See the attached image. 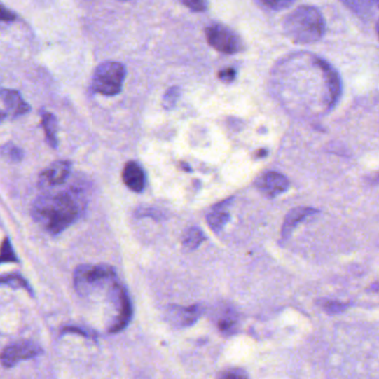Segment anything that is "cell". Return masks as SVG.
<instances>
[{
    "instance_id": "obj_20",
    "label": "cell",
    "mask_w": 379,
    "mask_h": 379,
    "mask_svg": "<svg viewBox=\"0 0 379 379\" xmlns=\"http://www.w3.org/2000/svg\"><path fill=\"white\" fill-rule=\"evenodd\" d=\"M181 91L179 87H171L167 89V92L163 96V106L165 109L170 110L174 108L175 104L178 102L179 98H180Z\"/></svg>"
},
{
    "instance_id": "obj_6",
    "label": "cell",
    "mask_w": 379,
    "mask_h": 379,
    "mask_svg": "<svg viewBox=\"0 0 379 379\" xmlns=\"http://www.w3.org/2000/svg\"><path fill=\"white\" fill-rule=\"evenodd\" d=\"M41 354L43 348L40 347L39 345L30 340H22L4 348L0 354V361L5 368H11L20 361L32 359Z\"/></svg>"
},
{
    "instance_id": "obj_13",
    "label": "cell",
    "mask_w": 379,
    "mask_h": 379,
    "mask_svg": "<svg viewBox=\"0 0 379 379\" xmlns=\"http://www.w3.org/2000/svg\"><path fill=\"white\" fill-rule=\"evenodd\" d=\"M317 212V209L312 207H295L292 211H289L284 220L282 235L284 237H289L298 223L308 218V215L315 214Z\"/></svg>"
},
{
    "instance_id": "obj_30",
    "label": "cell",
    "mask_w": 379,
    "mask_h": 379,
    "mask_svg": "<svg viewBox=\"0 0 379 379\" xmlns=\"http://www.w3.org/2000/svg\"><path fill=\"white\" fill-rule=\"evenodd\" d=\"M343 4L348 6L350 8L354 9L356 8V0H342Z\"/></svg>"
},
{
    "instance_id": "obj_29",
    "label": "cell",
    "mask_w": 379,
    "mask_h": 379,
    "mask_svg": "<svg viewBox=\"0 0 379 379\" xmlns=\"http://www.w3.org/2000/svg\"><path fill=\"white\" fill-rule=\"evenodd\" d=\"M62 333H78V334L83 335V336L85 337H89V333L83 331V329H79V327L68 326L66 327V329H64Z\"/></svg>"
},
{
    "instance_id": "obj_31",
    "label": "cell",
    "mask_w": 379,
    "mask_h": 379,
    "mask_svg": "<svg viewBox=\"0 0 379 379\" xmlns=\"http://www.w3.org/2000/svg\"><path fill=\"white\" fill-rule=\"evenodd\" d=\"M5 117H6V114L4 113V112L1 111V110H0V123H1V121H3L4 119H5Z\"/></svg>"
},
{
    "instance_id": "obj_28",
    "label": "cell",
    "mask_w": 379,
    "mask_h": 379,
    "mask_svg": "<svg viewBox=\"0 0 379 379\" xmlns=\"http://www.w3.org/2000/svg\"><path fill=\"white\" fill-rule=\"evenodd\" d=\"M16 20V15L9 9L0 6V22H9Z\"/></svg>"
},
{
    "instance_id": "obj_22",
    "label": "cell",
    "mask_w": 379,
    "mask_h": 379,
    "mask_svg": "<svg viewBox=\"0 0 379 379\" xmlns=\"http://www.w3.org/2000/svg\"><path fill=\"white\" fill-rule=\"evenodd\" d=\"M235 316L233 313H226L219 319L218 326L223 333L226 334H232L235 329Z\"/></svg>"
},
{
    "instance_id": "obj_21",
    "label": "cell",
    "mask_w": 379,
    "mask_h": 379,
    "mask_svg": "<svg viewBox=\"0 0 379 379\" xmlns=\"http://www.w3.org/2000/svg\"><path fill=\"white\" fill-rule=\"evenodd\" d=\"M1 153H3L6 159L13 162L20 161L22 157H24V152H22V149L18 148L17 146H13V144H6L1 149Z\"/></svg>"
},
{
    "instance_id": "obj_8",
    "label": "cell",
    "mask_w": 379,
    "mask_h": 379,
    "mask_svg": "<svg viewBox=\"0 0 379 379\" xmlns=\"http://www.w3.org/2000/svg\"><path fill=\"white\" fill-rule=\"evenodd\" d=\"M257 186L268 198H275L287 191L289 182L285 175L279 172H268L257 181Z\"/></svg>"
},
{
    "instance_id": "obj_1",
    "label": "cell",
    "mask_w": 379,
    "mask_h": 379,
    "mask_svg": "<svg viewBox=\"0 0 379 379\" xmlns=\"http://www.w3.org/2000/svg\"><path fill=\"white\" fill-rule=\"evenodd\" d=\"M32 215L46 231L59 234L77 220L79 205L68 193L43 196L34 205Z\"/></svg>"
},
{
    "instance_id": "obj_25",
    "label": "cell",
    "mask_w": 379,
    "mask_h": 379,
    "mask_svg": "<svg viewBox=\"0 0 379 379\" xmlns=\"http://www.w3.org/2000/svg\"><path fill=\"white\" fill-rule=\"evenodd\" d=\"M266 7L268 8L274 9V11H279V9L287 8L289 6L294 3L295 0H261Z\"/></svg>"
},
{
    "instance_id": "obj_12",
    "label": "cell",
    "mask_w": 379,
    "mask_h": 379,
    "mask_svg": "<svg viewBox=\"0 0 379 379\" xmlns=\"http://www.w3.org/2000/svg\"><path fill=\"white\" fill-rule=\"evenodd\" d=\"M4 104L6 109L8 110L9 113L13 117H19L28 113L30 110L29 104L20 96V93L16 90H4L1 92Z\"/></svg>"
},
{
    "instance_id": "obj_14",
    "label": "cell",
    "mask_w": 379,
    "mask_h": 379,
    "mask_svg": "<svg viewBox=\"0 0 379 379\" xmlns=\"http://www.w3.org/2000/svg\"><path fill=\"white\" fill-rule=\"evenodd\" d=\"M323 69L326 77L327 87H329V104L331 108L336 104L337 100L340 98L342 93V85H340V79L338 74L335 71L334 68L331 64H327L323 60Z\"/></svg>"
},
{
    "instance_id": "obj_19",
    "label": "cell",
    "mask_w": 379,
    "mask_h": 379,
    "mask_svg": "<svg viewBox=\"0 0 379 379\" xmlns=\"http://www.w3.org/2000/svg\"><path fill=\"white\" fill-rule=\"evenodd\" d=\"M18 262V257L13 252L11 241L8 237H6L0 247V264L3 263H16Z\"/></svg>"
},
{
    "instance_id": "obj_27",
    "label": "cell",
    "mask_w": 379,
    "mask_h": 379,
    "mask_svg": "<svg viewBox=\"0 0 379 379\" xmlns=\"http://www.w3.org/2000/svg\"><path fill=\"white\" fill-rule=\"evenodd\" d=\"M236 70L234 68H226L219 72V79L223 83H230L235 80Z\"/></svg>"
},
{
    "instance_id": "obj_24",
    "label": "cell",
    "mask_w": 379,
    "mask_h": 379,
    "mask_svg": "<svg viewBox=\"0 0 379 379\" xmlns=\"http://www.w3.org/2000/svg\"><path fill=\"white\" fill-rule=\"evenodd\" d=\"M186 8L195 13H202L207 11V3L205 0H179Z\"/></svg>"
},
{
    "instance_id": "obj_17",
    "label": "cell",
    "mask_w": 379,
    "mask_h": 379,
    "mask_svg": "<svg viewBox=\"0 0 379 379\" xmlns=\"http://www.w3.org/2000/svg\"><path fill=\"white\" fill-rule=\"evenodd\" d=\"M205 240V233L202 232V230L198 228H188V231L184 234L182 243H184V247L186 249L193 251V249H198Z\"/></svg>"
},
{
    "instance_id": "obj_33",
    "label": "cell",
    "mask_w": 379,
    "mask_h": 379,
    "mask_svg": "<svg viewBox=\"0 0 379 379\" xmlns=\"http://www.w3.org/2000/svg\"><path fill=\"white\" fill-rule=\"evenodd\" d=\"M373 1H374L375 4H377V5L379 6V0H373Z\"/></svg>"
},
{
    "instance_id": "obj_5",
    "label": "cell",
    "mask_w": 379,
    "mask_h": 379,
    "mask_svg": "<svg viewBox=\"0 0 379 379\" xmlns=\"http://www.w3.org/2000/svg\"><path fill=\"white\" fill-rule=\"evenodd\" d=\"M205 38L213 49L226 55H235L244 49V43L231 28L221 24L207 27Z\"/></svg>"
},
{
    "instance_id": "obj_18",
    "label": "cell",
    "mask_w": 379,
    "mask_h": 379,
    "mask_svg": "<svg viewBox=\"0 0 379 379\" xmlns=\"http://www.w3.org/2000/svg\"><path fill=\"white\" fill-rule=\"evenodd\" d=\"M0 285H8L13 289H24L27 292L32 294V287L20 274L11 273L0 275Z\"/></svg>"
},
{
    "instance_id": "obj_16",
    "label": "cell",
    "mask_w": 379,
    "mask_h": 379,
    "mask_svg": "<svg viewBox=\"0 0 379 379\" xmlns=\"http://www.w3.org/2000/svg\"><path fill=\"white\" fill-rule=\"evenodd\" d=\"M207 221L211 230L215 233H218V232L222 231V228L230 221V214L226 211L216 209L213 212L207 214Z\"/></svg>"
},
{
    "instance_id": "obj_7",
    "label": "cell",
    "mask_w": 379,
    "mask_h": 379,
    "mask_svg": "<svg viewBox=\"0 0 379 379\" xmlns=\"http://www.w3.org/2000/svg\"><path fill=\"white\" fill-rule=\"evenodd\" d=\"M202 312L203 310L200 305L188 308L172 305L167 310V317L175 326L188 327L193 325L199 319Z\"/></svg>"
},
{
    "instance_id": "obj_34",
    "label": "cell",
    "mask_w": 379,
    "mask_h": 379,
    "mask_svg": "<svg viewBox=\"0 0 379 379\" xmlns=\"http://www.w3.org/2000/svg\"><path fill=\"white\" fill-rule=\"evenodd\" d=\"M120 1H130V0H120Z\"/></svg>"
},
{
    "instance_id": "obj_9",
    "label": "cell",
    "mask_w": 379,
    "mask_h": 379,
    "mask_svg": "<svg viewBox=\"0 0 379 379\" xmlns=\"http://www.w3.org/2000/svg\"><path fill=\"white\" fill-rule=\"evenodd\" d=\"M70 170H71L70 162H55L40 174L39 184L43 186H60L69 177Z\"/></svg>"
},
{
    "instance_id": "obj_10",
    "label": "cell",
    "mask_w": 379,
    "mask_h": 379,
    "mask_svg": "<svg viewBox=\"0 0 379 379\" xmlns=\"http://www.w3.org/2000/svg\"><path fill=\"white\" fill-rule=\"evenodd\" d=\"M116 292H117V298L120 303V315L110 329L109 331L112 334H117L123 331L132 317V305H131L130 298L128 296L127 291L117 284Z\"/></svg>"
},
{
    "instance_id": "obj_26",
    "label": "cell",
    "mask_w": 379,
    "mask_h": 379,
    "mask_svg": "<svg viewBox=\"0 0 379 379\" xmlns=\"http://www.w3.org/2000/svg\"><path fill=\"white\" fill-rule=\"evenodd\" d=\"M322 306L329 314L340 313V312H343L346 308L345 304H342L340 302H334V301H325Z\"/></svg>"
},
{
    "instance_id": "obj_3",
    "label": "cell",
    "mask_w": 379,
    "mask_h": 379,
    "mask_svg": "<svg viewBox=\"0 0 379 379\" xmlns=\"http://www.w3.org/2000/svg\"><path fill=\"white\" fill-rule=\"evenodd\" d=\"M116 272L106 264H83L74 270V287L80 295L87 296L92 294L108 283H114Z\"/></svg>"
},
{
    "instance_id": "obj_4",
    "label": "cell",
    "mask_w": 379,
    "mask_h": 379,
    "mask_svg": "<svg viewBox=\"0 0 379 379\" xmlns=\"http://www.w3.org/2000/svg\"><path fill=\"white\" fill-rule=\"evenodd\" d=\"M127 70L123 64L106 62L97 67L92 77V89L102 96H116L123 90Z\"/></svg>"
},
{
    "instance_id": "obj_15",
    "label": "cell",
    "mask_w": 379,
    "mask_h": 379,
    "mask_svg": "<svg viewBox=\"0 0 379 379\" xmlns=\"http://www.w3.org/2000/svg\"><path fill=\"white\" fill-rule=\"evenodd\" d=\"M41 125H43V131H45L46 140L49 146L53 148H57L58 146V139H57V132H58V121L53 113L43 112L41 116Z\"/></svg>"
},
{
    "instance_id": "obj_23",
    "label": "cell",
    "mask_w": 379,
    "mask_h": 379,
    "mask_svg": "<svg viewBox=\"0 0 379 379\" xmlns=\"http://www.w3.org/2000/svg\"><path fill=\"white\" fill-rule=\"evenodd\" d=\"M219 379H249L247 371L240 368H230L221 373Z\"/></svg>"
},
{
    "instance_id": "obj_11",
    "label": "cell",
    "mask_w": 379,
    "mask_h": 379,
    "mask_svg": "<svg viewBox=\"0 0 379 379\" xmlns=\"http://www.w3.org/2000/svg\"><path fill=\"white\" fill-rule=\"evenodd\" d=\"M123 182L133 192H142L146 186V175L141 165L137 162H128L123 172Z\"/></svg>"
},
{
    "instance_id": "obj_2",
    "label": "cell",
    "mask_w": 379,
    "mask_h": 379,
    "mask_svg": "<svg viewBox=\"0 0 379 379\" xmlns=\"http://www.w3.org/2000/svg\"><path fill=\"white\" fill-rule=\"evenodd\" d=\"M284 34L296 45H312L325 34V22L321 11L312 6H301L283 20Z\"/></svg>"
},
{
    "instance_id": "obj_32",
    "label": "cell",
    "mask_w": 379,
    "mask_h": 379,
    "mask_svg": "<svg viewBox=\"0 0 379 379\" xmlns=\"http://www.w3.org/2000/svg\"><path fill=\"white\" fill-rule=\"evenodd\" d=\"M376 29H377V34H378V37H379V20H378V22H377Z\"/></svg>"
}]
</instances>
